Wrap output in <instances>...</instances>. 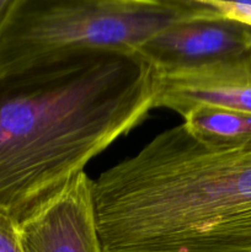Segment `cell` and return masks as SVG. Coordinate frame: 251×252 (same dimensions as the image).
<instances>
[{
  "instance_id": "1",
  "label": "cell",
  "mask_w": 251,
  "mask_h": 252,
  "mask_svg": "<svg viewBox=\"0 0 251 252\" xmlns=\"http://www.w3.org/2000/svg\"><path fill=\"white\" fill-rule=\"evenodd\" d=\"M140 54L86 51L0 78V214L20 223L154 110Z\"/></svg>"
},
{
  "instance_id": "2",
  "label": "cell",
  "mask_w": 251,
  "mask_h": 252,
  "mask_svg": "<svg viewBox=\"0 0 251 252\" xmlns=\"http://www.w3.org/2000/svg\"><path fill=\"white\" fill-rule=\"evenodd\" d=\"M103 252H251V143L182 125L93 184Z\"/></svg>"
},
{
  "instance_id": "3",
  "label": "cell",
  "mask_w": 251,
  "mask_h": 252,
  "mask_svg": "<svg viewBox=\"0 0 251 252\" xmlns=\"http://www.w3.org/2000/svg\"><path fill=\"white\" fill-rule=\"evenodd\" d=\"M192 19H203L199 0H11L0 19V78L79 52L137 53Z\"/></svg>"
},
{
  "instance_id": "4",
  "label": "cell",
  "mask_w": 251,
  "mask_h": 252,
  "mask_svg": "<svg viewBox=\"0 0 251 252\" xmlns=\"http://www.w3.org/2000/svg\"><path fill=\"white\" fill-rule=\"evenodd\" d=\"M94 180L83 172L17 225L24 252H103Z\"/></svg>"
},
{
  "instance_id": "5",
  "label": "cell",
  "mask_w": 251,
  "mask_h": 252,
  "mask_svg": "<svg viewBox=\"0 0 251 252\" xmlns=\"http://www.w3.org/2000/svg\"><path fill=\"white\" fill-rule=\"evenodd\" d=\"M198 106L251 113V51L201 65L157 70L154 108L185 116Z\"/></svg>"
},
{
  "instance_id": "6",
  "label": "cell",
  "mask_w": 251,
  "mask_h": 252,
  "mask_svg": "<svg viewBox=\"0 0 251 252\" xmlns=\"http://www.w3.org/2000/svg\"><path fill=\"white\" fill-rule=\"evenodd\" d=\"M251 51V29L224 19L177 22L148 39L137 53L157 70L188 68Z\"/></svg>"
},
{
  "instance_id": "7",
  "label": "cell",
  "mask_w": 251,
  "mask_h": 252,
  "mask_svg": "<svg viewBox=\"0 0 251 252\" xmlns=\"http://www.w3.org/2000/svg\"><path fill=\"white\" fill-rule=\"evenodd\" d=\"M182 118L186 129L206 142L218 144L251 143V113L198 106L189 110Z\"/></svg>"
},
{
  "instance_id": "8",
  "label": "cell",
  "mask_w": 251,
  "mask_h": 252,
  "mask_svg": "<svg viewBox=\"0 0 251 252\" xmlns=\"http://www.w3.org/2000/svg\"><path fill=\"white\" fill-rule=\"evenodd\" d=\"M212 17L235 21L251 29V1L204 0Z\"/></svg>"
},
{
  "instance_id": "9",
  "label": "cell",
  "mask_w": 251,
  "mask_h": 252,
  "mask_svg": "<svg viewBox=\"0 0 251 252\" xmlns=\"http://www.w3.org/2000/svg\"><path fill=\"white\" fill-rule=\"evenodd\" d=\"M17 225L14 219L0 214V252H24Z\"/></svg>"
},
{
  "instance_id": "10",
  "label": "cell",
  "mask_w": 251,
  "mask_h": 252,
  "mask_svg": "<svg viewBox=\"0 0 251 252\" xmlns=\"http://www.w3.org/2000/svg\"><path fill=\"white\" fill-rule=\"evenodd\" d=\"M10 1H11V0H0V19L2 17L4 12L6 11V9H7V6H9Z\"/></svg>"
}]
</instances>
